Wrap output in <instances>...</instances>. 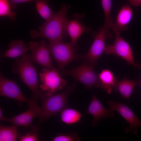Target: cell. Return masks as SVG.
Segmentation results:
<instances>
[{"mask_svg":"<svg viewBox=\"0 0 141 141\" xmlns=\"http://www.w3.org/2000/svg\"><path fill=\"white\" fill-rule=\"evenodd\" d=\"M113 111L105 108L96 96L93 94L91 102L86 113L91 115L93 117L92 125H97V122L101 119L109 117L111 118L114 115Z\"/></svg>","mask_w":141,"mask_h":141,"instance_id":"obj_14","label":"cell"},{"mask_svg":"<svg viewBox=\"0 0 141 141\" xmlns=\"http://www.w3.org/2000/svg\"><path fill=\"white\" fill-rule=\"evenodd\" d=\"M138 68L141 69V63H140V64H139Z\"/></svg>","mask_w":141,"mask_h":141,"instance_id":"obj_29","label":"cell"},{"mask_svg":"<svg viewBox=\"0 0 141 141\" xmlns=\"http://www.w3.org/2000/svg\"><path fill=\"white\" fill-rule=\"evenodd\" d=\"M0 95L1 96L27 103L30 99L22 93L14 81L4 77L1 73L0 74Z\"/></svg>","mask_w":141,"mask_h":141,"instance_id":"obj_12","label":"cell"},{"mask_svg":"<svg viewBox=\"0 0 141 141\" xmlns=\"http://www.w3.org/2000/svg\"><path fill=\"white\" fill-rule=\"evenodd\" d=\"M46 46L58 66V69L63 75L66 70L64 67L76 58L75 53L77 46L70 42L65 43L61 41L46 43Z\"/></svg>","mask_w":141,"mask_h":141,"instance_id":"obj_4","label":"cell"},{"mask_svg":"<svg viewBox=\"0 0 141 141\" xmlns=\"http://www.w3.org/2000/svg\"><path fill=\"white\" fill-rule=\"evenodd\" d=\"M138 83L137 81L131 80L124 77L121 80H117L113 89L115 92L118 91L124 99H128L134 88Z\"/></svg>","mask_w":141,"mask_h":141,"instance_id":"obj_17","label":"cell"},{"mask_svg":"<svg viewBox=\"0 0 141 141\" xmlns=\"http://www.w3.org/2000/svg\"><path fill=\"white\" fill-rule=\"evenodd\" d=\"M108 104L111 110H116L126 121L129 127L126 132H133L135 134L137 133V128L141 127V120L135 115L128 106L122 103H118L109 100Z\"/></svg>","mask_w":141,"mask_h":141,"instance_id":"obj_11","label":"cell"},{"mask_svg":"<svg viewBox=\"0 0 141 141\" xmlns=\"http://www.w3.org/2000/svg\"><path fill=\"white\" fill-rule=\"evenodd\" d=\"M36 0H8L12 9H14L17 4L28 2L36 1Z\"/></svg>","mask_w":141,"mask_h":141,"instance_id":"obj_26","label":"cell"},{"mask_svg":"<svg viewBox=\"0 0 141 141\" xmlns=\"http://www.w3.org/2000/svg\"><path fill=\"white\" fill-rule=\"evenodd\" d=\"M132 16V9L128 4H126L123 6L118 13L115 22L113 23L111 28L115 33H120L127 30L128 25Z\"/></svg>","mask_w":141,"mask_h":141,"instance_id":"obj_15","label":"cell"},{"mask_svg":"<svg viewBox=\"0 0 141 141\" xmlns=\"http://www.w3.org/2000/svg\"><path fill=\"white\" fill-rule=\"evenodd\" d=\"M16 126H0V141H16L17 133Z\"/></svg>","mask_w":141,"mask_h":141,"instance_id":"obj_21","label":"cell"},{"mask_svg":"<svg viewBox=\"0 0 141 141\" xmlns=\"http://www.w3.org/2000/svg\"><path fill=\"white\" fill-rule=\"evenodd\" d=\"M50 0H36L37 10L40 16L45 21L50 19L55 14V11L50 7Z\"/></svg>","mask_w":141,"mask_h":141,"instance_id":"obj_20","label":"cell"},{"mask_svg":"<svg viewBox=\"0 0 141 141\" xmlns=\"http://www.w3.org/2000/svg\"><path fill=\"white\" fill-rule=\"evenodd\" d=\"M28 46L31 53V58L36 63L44 68L52 69L55 68L52 62L50 52L44 39L39 42L30 41Z\"/></svg>","mask_w":141,"mask_h":141,"instance_id":"obj_9","label":"cell"},{"mask_svg":"<svg viewBox=\"0 0 141 141\" xmlns=\"http://www.w3.org/2000/svg\"><path fill=\"white\" fill-rule=\"evenodd\" d=\"M82 114L78 110L67 107L60 112V119L64 123L67 125L76 124L80 120Z\"/></svg>","mask_w":141,"mask_h":141,"instance_id":"obj_19","label":"cell"},{"mask_svg":"<svg viewBox=\"0 0 141 141\" xmlns=\"http://www.w3.org/2000/svg\"><path fill=\"white\" fill-rule=\"evenodd\" d=\"M115 39L114 43L111 45H105V52L107 55L112 54L120 57L129 64L138 68L139 64L134 61L132 51L130 44L121 36L119 33H115Z\"/></svg>","mask_w":141,"mask_h":141,"instance_id":"obj_8","label":"cell"},{"mask_svg":"<svg viewBox=\"0 0 141 141\" xmlns=\"http://www.w3.org/2000/svg\"><path fill=\"white\" fill-rule=\"evenodd\" d=\"M39 75L41 83L39 87L48 95L54 94L66 86V80L61 77L55 68L52 69L44 68Z\"/></svg>","mask_w":141,"mask_h":141,"instance_id":"obj_7","label":"cell"},{"mask_svg":"<svg viewBox=\"0 0 141 141\" xmlns=\"http://www.w3.org/2000/svg\"><path fill=\"white\" fill-rule=\"evenodd\" d=\"M76 85L74 82L67 87L63 91L56 94L48 95L45 93L41 101V111L37 125L38 127L50 117L68 107L69 95L74 91Z\"/></svg>","mask_w":141,"mask_h":141,"instance_id":"obj_3","label":"cell"},{"mask_svg":"<svg viewBox=\"0 0 141 141\" xmlns=\"http://www.w3.org/2000/svg\"><path fill=\"white\" fill-rule=\"evenodd\" d=\"M28 103V106L27 111L11 118H7L5 121L11 123L16 126L28 127L30 125L34 118L40 116L41 107L38 104V100L32 97Z\"/></svg>","mask_w":141,"mask_h":141,"instance_id":"obj_10","label":"cell"},{"mask_svg":"<svg viewBox=\"0 0 141 141\" xmlns=\"http://www.w3.org/2000/svg\"><path fill=\"white\" fill-rule=\"evenodd\" d=\"M8 0H0V16H7L14 21L16 20V14L11 10Z\"/></svg>","mask_w":141,"mask_h":141,"instance_id":"obj_23","label":"cell"},{"mask_svg":"<svg viewBox=\"0 0 141 141\" xmlns=\"http://www.w3.org/2000/svg\"><path fill=\"white\" fill-rule=\"evenodd\" d=\"M133 6H139L141 5V0H128Z\"/></svg>","mask_w":141,"mask_h":141,"instance_id":"obj_27","label":"cell"},{"mask_svg":"<svg viewBox=\"0 0 141 141\" xmlns=\"http://www.w3.org/2000/svg\"><path fill=\"white\" fill-rule=\"evenodd\" d=\"M31 130L25 135L22 136L20 141H36L37 140L38 137L37 135L39 127L36 125L32 126Z\"/></svg>","mask_w":141,"mask_h":141,"instance_id":"obj_25","label":"cell"},{"mask_svg":"<svg viewBox=\"0 0 141 141\" xmlns=\"http://www.w3.org/2000/svg\"><path fill=\"white\" fill-rule=\"evenodd\" d=\"M70 5L63 4L59 10L50 19L44 22L38 28V30H32L30 34L32 39L42 37L49 42L62 41L67 36V26L68 19L67 13Z\"/></svg>","mask_w":141,"mask_h":141,"instance_id":"obj_1","label":"cell"},{"mask_svg":"<svg viewBox=\"0 0 141 141\" xmlns=\"http://www.w3.org/2000/svg\"><path fill=\"white\" fill-rule=\"evenodd\" d=\"M93 37L94 39L89 50L84 55L78 54L77 60H84L91 64L96 65L99 58L105 51L107 39L113 38L112 34L109 29L104 26L100 27L97 31L93 33Z\"/></svg>","mask_w":141,"mask_h":141,"instance_id":"obj_5","label":"cell"},{"mask_svg":"<svg viewBox=\"0 0 141 141\" xmlns=\"http://www.w3.org/2000/svg\"><path fill=\"white\" fill-rule=\"evenodd\" d=\"M101 3L105 18L103 26L109 29L113 24V19L111 15V0H101Z\"/></svg>","mask_w":141,"mask_h":141,"instance_id":"obj_22","label":"cell"},{"mask_svg":"<svg viewBox=\"0 0 141 141\" xmlns=\"http://www.w3.org/2000/svg\"><path fill=\"white\" fill-rule=\"evenodd\" d=\"M7 118L4 117L3 114L2 113L1 109V108H0V120L1 121H5L6 119Z\"/></svg>","mask_w":141,"mask_h":141,"instance_id":"obj_28","label":"cell"},{"mask_svg":"<svg viewBox=\"0 0 141 141\" xmlns=\"http://www.w3.org/2000/svg\"><path fill=\"white\" fill-rule=\"evenodd\" d=\"M98 77L101 82L100 88L103 89L108 94L111 93L118 80L113 73L107 69L103 70L99 74Z\"/></svg>","mask_w":141,"mask_h":141,"instance_id":"obj_18","label":"cell"},{"mask_svg":"<svg viewBox=\"0 0 141 141\" xmlns=\"http://www.w3.org/2000/svg\"><path fill=\"white\" fill-rule=\"evenodd\" d=\"M32 61L30 54L17 57L12 65V71L19 75L22 81L31 91L32 97L41 101L44 93L38 89L36 70Z\"/></svg>","mask_w":141,"mask_h":141,"instance_id":"obj_2","label":"cell"},{"mask_svg":"<svg viewBox=\"0 0 141 141\" xmlns=\"http://www.w3.org/2000/svg\"><path fill=\"white\" fill-rule=\"evenodd\" d=\"M65 75H70L86 88L101 87V82L94 71L93 66L86 61L71 69L66 70Z\"/></svg>","mask_w":141,"mask_h":141,"instance_id":"obj_6","label":"cell"},{"mask_svg":"<svg viewBox=\"0 0 141 141\" xmlns=\"http://www.w3.org/2000/svg\"><path fill=\"white\" fill-rule=\"evenodd\" d=\"M9 48L1 56L0 58L5 57L14 58L26 54L29 50L28 46L22 40H14L8 44Z\"/></svg>","mask_w":141,"mask_h":141,"instance_id":"obj_16","label":"cell"},{"mask_svg":"<svg viewBox=\"0 0 141 141\" xmlns=\"http://www.w3.org/2000/svg\"><path fill=\"white\" fill-rule=\"evenodd\" d=\"M73 16L72 19L68 20L67 30L71 38V42L75 44L78 39L83 33L90 32L92 30L82 22L81 20L85 17L84 14L75 13Z\"/></svg>","mask_w":141,"mask_h":141,"instance_id":"obj_13","label":"cell"},{"mask_svg":"<svg viewBox=\"0 0 141 141\" xmlns=\"http://www.w3.org/2000/svg\"><path fill=\"white\" fill-rule=\"evenodd\" d=\"M140 84H141V82H140Z\"/></svg>","mask_w":141,"mask_h":141,"instance_id":"obj_30","label":"cell"},{"mask_svg":"<svg viewBox=\"0 0 141 141\" xmlns=\"http://www.w3.org/2000/svg\"><path fill=\"white\" fill-rule=\"evenodd\" d=\"M81 138L75 132L58 134L52 140V141H79Z\"/></svg>","mask_w":141,"mask_h":141,"instance_id":"obj_24","label":"cell"}]
</instances>
